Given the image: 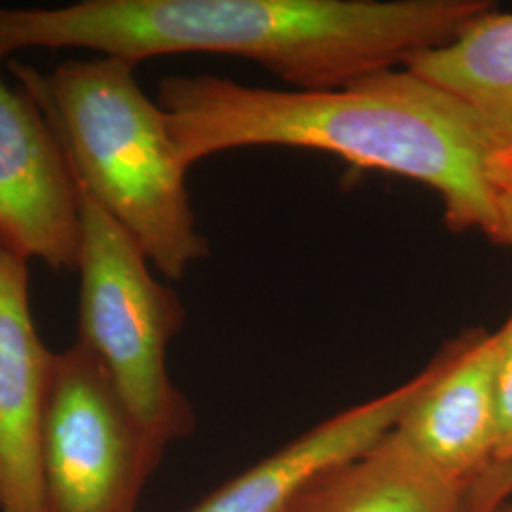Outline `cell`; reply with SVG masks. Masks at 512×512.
Listing matches in <instances>:
<instances>
[{
	"mask_svg": "<svg viewBox=\"0 0 512 512\" xmlns=\"http://www.w3.org/2000/svg\"><path fill=\"white\" fill-rule=\"evenodd\" d=\"M490 0H82L2 8L0 61L84 48L131 65L175 54L251 59L298 92L336 90L448 44Z\"/></svg>",
	"mask_w": 512,
	"mask_h": 512,
	"instance_id": "cell-1",
	"label": "cell"
},
{
	"mask_svg": "<svg viewBox=\"0 0 512 512\" xmlns=\"http://www.w3.org/2000/svg\"><path fill=\"white\" fill-rule=\"evenodd\" d=\"M158 105L186 169L234 148L323 150L429 186L452 232L476 230L501 245L495 175L503 160L471 110L406 67L321 92L169 76Z\"/></svg>",
	"mask_w": 512,
	"mask_h": 512,
	"instance_id": "cell-2",
	"label": "cell"
},
{
	"mask_svg": "<svg viewBox=\"0 0 512 512\" xmlns=\"http://www.w3.org/2000/svg\"><path fill=\"white\" fill-rule=\"evenodd\" d=\"M10 71L54 129L76 183L128 230L152 266L183 279L209 255L186 190L188 169L135 65L95 57L69 59L48 74L12 61Z\"/></svg>",
	"mask_w": 512,
	"mask_h": 512,
	"instance_id": "cell-3",
	"label": "cell"
},
{
	"mask_svg": "<svg viewBox=\"0 0 512 512\" xmlns=\"http://www.w3.org/2000/svg\"><path fill=\"white\" fill-rule=\"evenodd\" d=\"M76 192L82 219L78 342L107 370L143 433L165 450L194 429L192 408L167 370L169 342L183 329V304L150 274V260L128 230L78 183Z\"/></svg>",
	"mask_w": 512,
	"mask_h": 512,
	"instance_id": "cell-4",
	"label": "cell"
},
{
	"mask_svg": "<svg viewBox=\"0 0 512 512\" xmlns=\"http://www.w3.org/2000/svg\"><path fill=\"white\" fill-rule=\"evenodd\" d=\"M162 454L90 349L76 340L55 353L40 442L46 512H135Z\"/></svg>",
	"mask_w": 512,
	"mask_h": 512,
	"instance_id": "cell-5",
	"label": "cell"
},
{
	"mask_svg": "<svg viewBox=\"0 0 512 512\" xmlns=\"http://www.w3.org/2000/svg\"><path fill=\"white\" fill-rule=\"evenodd\" d=\"M82 219L73 169L31 95L0 80V251L76 270Z\"/></svg>",
	"mask_w": 512,
	"mask_h": 512,
	"instance_id": "cell-6",
	"label": "cell"
},
{
	"mask_svg": "<svg viewBox=\"0 0 512 512\" xmlns=\"http://www.w3.org/2000/svg\"><path fill=\"white\" fill-rule=\"evenodd\" d=\"M497 330H467L431 361V378L395 433L465 488L495 458Z\"/></svg>",
	"mask_w": 512,
	"mask_h": 512,
	"instance_id": "cell-7",
	"label": "cell"
},
{
	"mask_svg": "<svg viewBox=\"0 0 512 512\" xmlns=\"http://www.w3.org/2000/svg\"><path fill=\"white\" fill-rule=\"evenodd\" d=\"M54 355L33 321L27 262L0 251V512H46L40 442Z\"/></svg>",
	"mask_w": 512,
	"mask_h": 512,
	"instance_id": "cell-8",
	"label": "cell"
},
{
	"mask_svg": "<svg viewBox=\"0 0 512 512\" xmlns=\"http://www.w3.org/2000/svg\"><path fill=\"white\" fill-rule=\"evenodd\" d=\"M431 365L384 395L348 408L222 484L188 512H287L323 476L365 456L397 427Z\"/></svg>",
	"mask_w": 512,
	"mask_h": 512,
	"instance_id": "cell-9",
	"label": "cell"
},
{
	"mask_svg": "<svg viewBox=\"0 0 512 512\" xmlns=\"http://www.w3.org/2000/svg\"><path fill=\"white\" fill-rule=\"evenodd\" d=\"M404 67L471 110L499 158L512 164V12L495 6Z\"/></svg>",
	"mask_w": 512,
	"mask_h": 512,
	"instance_id": "cell-10",
	"label": "cell"
},
{
	"mask_svg": "<svg viewBox=\"0 0 512 512\" xmlns=\"http://www.w3.org/2000/svg\"><path fill=\"white\" fill-rule=\"evenodd\" d=\"M463 488L395 429L365 456L319 478L287 512H461Z\"/></svg>",
	"mask_w": 512,
	"mask_h": 512,
	"instance_id": "cell-11",
	"label": "cell"
},
{
	"mask_svg": "<svg viewBox=\"0 0 512 512\" xmlns=\"http://www.w3.org/2000/svg\"><path fill=\"white\" fill-rule=\"evenodd\" d=\"M495 363V458L492 463L512 459V315L497 330ZM490 463V465H492Z\"/></svg>",
	"mask_w": 512,
	"mask_h": 512,
	"instance_id": "cell-12",
	"label": "cell"
},
{
	"mask_svg": "<svg viewBox=\"0 0 512 512\" xmlns=\"http://www.w3.org/2000/svg\"><path fill=\"white\" fill-rule=\"evenodd\" d=\"M512 497V459L488 465L465 488L461 512H490Z\"/></svg>",
	"mask_w": 512,
	"mask_h": 512,
	"instance_id": "cell-13",
	"label": "cell"
},
{
	"mask_svg": "<svg viewBox=\"0 0 512 512\" xmlns=\"http://www.w3.org/2000/svg\"><path fill=\"white\" fill-rule=\"evenodd\" d=\"M495 200L501 226V245L512 249V165L505 162L495 175Z\"/></svg>",
	"mask_w": 512,
	"mask_h": 512,
	"instance_id": "cell-14",
	"label": "cell"
},
{
	"mask_svg": "<svg viewBox=\"0 0 512 512\" xmlns=\"http://www.w3.org/2000/svg\"><path fill=\"white\" fill-rule=\"evenodd\" d=\"M490 512H512V497L509 499H505L503 503H499L495 509H492Z\"/></svg>",
	"mask_w": 512,
	"mask_h": 512,
	"instance_id": "cell-15",
	"label": "cell"
},
{
	"mask_svg": "<svg viewBox=\"0 0 512 512\" xmlns=\"http://www.w3.org/2000/svg\"><path fill=\"white\" fill-rule=\"evenodd\" d=\"M509 165H512V164H509Z\"/></svg>",
	"mask_w": 512,
	"mask_h": 512,
	"instance_id": "cell-16",
	"label": "cell"
}]
</instances>
